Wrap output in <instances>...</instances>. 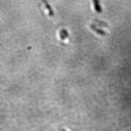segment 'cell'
<instances>
[{
    "instance_id": "1",
    "label": "cell",
    "mask_w": 131,
    "mask_h": 131,
    "mask_svg": "<svg viewBox=\"0 0 131 131\" xmlns=\"http://www.w3.org/2000/svg\"><path fill=\"white\" fill-rule=\"evenodd\" d=\"M90 28L98 35H100L101 36H108V35L107 33L105 32L103 30L101 29L100 28H98L95 25H90Z\"/></svg>"
},
{
    "instance_id": "2",
    "label": "cell",
    "mask_w": 131,
    "mask_h": 131,
    "mask_svg": "<svg viewBox=\"0 0 131 131\" xmlns=\"http://www.w3.org/2000/svg\"><path fill=\"white\" fill-rule=\"evenodd\" d=\"M59 37L61 40H64L66 39H67L68 37V33L66 30L62 29L59 32Z\"/></svg>"
},
{
    "instance_id": "3",
    "label": "cell",
    "mask_w": 131,
    "mask_h": 131,
    "mask_svg": "<svg viewBox=\"0 0 131 131\" xmlns=\"http://www.w3.org/2000/svg\"><path fill=\"white\" fill-rule=\"evenodd\" d=\"M93 2L94 7H95V10L97 12H98V13H101L102 9V7L99 3V1H97V0H94V1H93Z\"/></svg>"
},
{
    "instance_id": "4",
    "label": "cell",
    "mask_w": 131,
    "mask_h": 131,
    "mask_svg": "<svg viewBox=\"0 0 131 131\" xmlns=\"http://www.w3.org/2000/svg\"><path fill=\"white\" fill-rule=\"evenodd\" d=\"M43 2L45 3V6H46V7L48 11L49 15L50 16L54 15V12H53V10L51 9V7L49 5V4L46 1H43Z\"/></svg>"
},
{
    "instance_id": "5",
    "label": "cell",
    "mask_w": 131,
    "mask_h": 131,
    "mask_svg": "<svg viewBox=\"0 0 131 131\" xmlns=\"http://www.w3.org/2000/svg\"><path fill=\"white\" fill-rule=\"evenodd\" d=\"M95 21L97 23H98L99 25H103V26H108V24L105 23V22H103V21H99V20H95Z\"/></svg>"
}]
</instances>
